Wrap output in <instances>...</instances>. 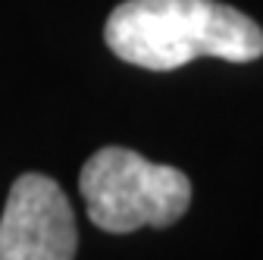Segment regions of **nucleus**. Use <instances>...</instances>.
Returning a JSON list of instances; mask_svg holds the SVG:
<instances>
[{
    "label": "nucleus",
    "instance_id": "obj_2",
    "mask_svg": "<svg viewBox=\"0 0 263 260\" xmlns=\"http://www.w3.org/2000/svg\"><path fill=\"white\" fill-rule=\"evenodd\" d=\"M79 191L91 222L113 235L173 226L191 204V182L182 170L151 163L128 147H104L88 157Z\"/></svg>",
    "mask_w": 263,
    "mask_h": 260
},
{
    "label": "nucleus",
    "instance_id": "obj_1",
    "mask_svg": "<svg viewBox=\"0 0 263 260\" xmlns=\"http://www.w3.org/2000/svg\"><path fill=\"white\" fill-rule=\"evenodd\" d=\"M104 38L119 60L154 72L197 57L229 63L263 57V28L219 0H125L110 13Z\"/></svg>",
    "mask_w": 263,
    "mask_h": 260
},
{
    "label": "nucleus",
    "instance_id": "obj_3",
    "mask_svg": "<svg viewBox=\"0 0 263 260\" xmlns=\"http://www.w3.org/2000/svg\"><path fill=\"white\" fill-rule=\"evenodd\" d=\"M76 216L63 188L41 173L13 182L0 216V260H72Z\"/></svg>",
    "mask_w": 263,
    "mask_h": 260
}]
</instances>
